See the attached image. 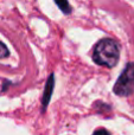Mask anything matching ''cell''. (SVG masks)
<instances>
[{"label": "cell", "mask_w": 134, "mask_h": 135, "mask_svg": "<svg viewBox=\"0 0 134 135\" xmlns=\"http://www.w3.org/2000/svg\"><path fill=\"white\" fill-rule=\"evenodd\" d=\"M119 58H120V47L115 40L111 38H103L95 45L93 59L96 64L113 68L118 64Z\"/></svg>", "instance_id": "6da1fadb"}, {"label": "cell", "mask_w": 134, "mask_h": 135, "mask_svg": "<svg viewBox=\"0 0 134 135\" xmlns=\"http://www.w3.org/2000/svg\"><path fill=\"white\" fill-rule=\"evenodd\" d=\"M114 93L119 96L134 94V63H128L114 85Z\"/></svg>", "instance_id": "7a4b0ae2"}, {"label": "cell", "mask_w": 134, "mask_h": 135, "mask_svg": "<svg viewBox=\"0 0 134 135\" xmlns=\"http://www.w3.org/2000/svg\"><path fill=\"white\" fill-rule=\"evenodd\" d=\"M54 84H55V78H54V74L50 75L49 79H47L46 84H45V89H44V95H43V112L46 109L47 104L50 102V98H51L52 91H54Z\"/></svg>", "instance_id": "3957f363"}, {"label": "cell", "mask_w": 134, "mask_h": 135, "mask_svg": "<svg viewBox=\"0 0 134 135\" xmlns=\"http://www.w3.org/2000/svg\"><path fill=\"white\" fill-rule=\"evenodd\" d=\"M56 5L61 8V11L65 14H69L71 12V6L68 1H56Z\"/></svg>", "instance_id": "277c9868"}, {"label": "cell", "mask_w": 134, "mask_h": 135, "mask_svg": "<svg viewBox=\"0 0 134 135\" xmlns=\"http://www.w3.org/2000/svg\"><path fill=\"white\" fill-rule=\"evenodd\" d=\"M9 56V51L4 43L0 42V58H6Z\"/></svg>", "instance_id": "5b68a950"}, {"label": "cell", "mask_w": 134, "mask_h": 135, "mask_svg": "<svg viewBox=\"0 0 134 135\" xmlns=\"http://www.w3.org/2000/svg\"><path fill=\"white\" fill-rule=\"evenodd\" d=\"M93 135H111V133L108 131H106V129H97V131L94 132Z\"/></svg>", "instance_id": "8992f818"}]
</instances>
